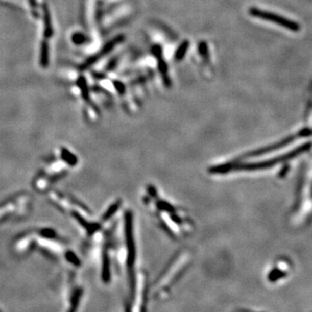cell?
Returning a JSON list of instances; mask_svg holds the SVG:
<instances>
[{
  "mask_svg": "<svg viewBox=\"0 0 312 312\" xmlns=\"http://www.w3.org/2000/svg\"><path fill=\"white\" fill-rule=\"evenodd\" d=\"M152 53L155 56L158 62V69L160 71L161 77H162V80H163L164 84L166 87H169L171 85V81L169 77V73H167V65H166V62L164 61L163 58H162V50L161 47L159 45H155L152 48Z\"/></svg>",
  "mask_w": 312,
  "mask_h": 312,
  "instance_id": "cell-2",
  "label": "cell"
},
{
  "mask_svg": "<svg viewBox=\"0 0 312 312\" xmlns=\"http://www.w3.org/2000/svg\"><path fill=\"white\" fill-rule=\"evenodd\" d=\"M249 13L253 17L270 21V22L284 27V28L292 31V32H298L299 31V26L294 21L290 20L288 18L275 14L273 12H267V11L260 10V9L252 7V8L250 9Z\"/></svg>",
  "mask_w": 312,
  "mask_h": 312,
  "instance_id": "cell-1",
  "label": "cell"
},
{
  "mask_svg": "<svg viewBox=\"0 0 312 312\" xmlns=\"http://www.w3.org/2000/svg\"><path fill=\"white\" fill-rule=\"evenodd\" d=\"M189 47V41L185 40L181 43V45L178 47V49L176 50V52H175V60L176 61H181L183 59L184 57H185V55H186V52H187V50H188Z\"/></svg>",
  "mask_w": 312,
  "mask_h": 312,
  "instance_id": "cell-3",
  "label": "cell"
},
{
  "mask_svg": "<svg viewBox=\"0 0 312 312\" xmlns=\"http://www.w3.org/2000/svg\"><path fill=\"white\" fill-rule=\"evenodd\" d=\"M198 51H199V53H200L202 58H206L208 57V47H207L206 42L202 41V42L199 43Z\"/></svg>",
  "mask_w": 312,
  "mask_h": 312,
  "instance_id": "cell-4",
  "label": "cell"
},
{
  "mask_svg": "<svg viewBox=\"0 0 312 312\" xmlns=\"http://www.w3.org/2000/svg\"><path fill=\"white\" fill-rule=\"evenodd\" d=\"M114 85H115L116 90H117L120 94H124V92H125V87H124V84L120 83V82H116V81H115V82H114Z\"/></svg>",
  "mask_w": 312,
  "mask_h": 312,
  "instance_id": "cell-5",
  "label": "cell"
}]
</instances>
